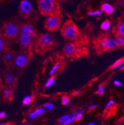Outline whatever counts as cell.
<instances>
[{
	"mask_svg": "<svg viewBox=\"0 0 124 125\" xmlns=\"http://www.w3.org/2000/svg\"><path fill=\"white\" fill-rule=\"evenodd\" d=\"M98 106V105L97 104H93V105H91V106H90V107H89V110H90V111H91V110H94V109H95Z\"/></svg>",
	"mask_w": 124,
	"mask_h": 125,
	"instance_id": "cell-36",
	"label": "cell"
},
{
	"mask_svg": "<svg viewBox=\"0 0 124 125\" xmlns=\"http://www.w3.org/2000/svg\"><path fill=\"white\" fill-rule=\"evenodd\" d=\"M38 5L42 15H59V7L55 0H38Z\"/></svg>",
	"mask_w": 124,
	"mask_h": 125,
	"instance_id": "cell-1",
	"label": "cell"
},
{
	"mask_svg": "<svg viewBox=\"0 0 124 125\" xmlns=\"http://www.w3.org/2000/svg\"><path fill=\"white\" fill-rule=\"evenodd\" d=\"M102 14V11H91L88 13L89 16H95V15H100V14Z\"/></svg>",
	"mask_w": 124,
	"mask_h": 125,
	"instance_id": "cell-31",
	"label": "cell"
},
{
	"mask_svg": "<svg viewBox=\"0 0 124 125\" xmlns=\"http://www.w3.org/2000/svg\"><path fill=\"white\" fill-rule=\"evenodd\" d=\"M115 104V102L113 100H111L109 101V102L107 103L106 105V109H109L111 107H112L113 106L114 104Z\"/></svg>",
	"mask_w": 124,
	"mask_h": 125,
	"instance_id": "cell-33",
	"label": "cell"
},
{
	"mask_svg": "<svg viewBox=\"0 0 124 125\" xmlns=\"http://www.w3.org/2000/svg\"></svg>",
	"mask_w": 124,
	"mask_h": 125,
	"instance_id": "cell-39",
	"label": "cell"
},
{
	"mask_svg": "<svg viewBox=\"0 0 124 125\" xmlns=\"http://www.w3.org/2000/svg\"><path fill=\"white\" fill-rule=\"evenodd\" d=\"M35 112L37 113V115L38 116H40L44 114L45 112V110L44 108H37L35 110Z\"/></svg>",
	"mask_w": 124,
	"mask_h": 125,
	"instance_id": "cell-29",
	"label": "cell"
},
{
	"mask_svg": "<svg viewBox=\"0 0 124 125\" xmlns=\"http://www.w3.org/2000/svg\"><path fill=\"white\" fill-rule=\"evenodd\" d=\"M104 85L103 84H100L98 86V88H97V91L95 92V94L97 95H101L102 94H104Z\"/></svg>",
	"mask_w": 124,
	"mask_h": 125,
	"instance_id": "cell-22",
	"label": "cell"
},
{
	"mask_svg": "<svg viewBox=\"0 0 124 125\" xmlns=\"http://www.w3.org/2000/svg\"><path fill=\"white\" fill-rule=\"evenodd\" d=\"M63 52L68 57H79L83 56V54H86V51L81 48L76 43H67L63 47Z\"/></svg>",
	"mask_w": 124,
	"mask_h": 125,
	"instance_id": "cell-4",
	"label": "cell"
},
{
	"mask_svg": "<svg viewBox=\"0 0 124 125\" xmlns=\"http://www.w3.org/2000/svg\"><path fill=\"white\" fill-rule=\"evenodd\" d=\"M101 29L103 31H107L111 28V23L109 21H105L102 22L101 26Z\"/></svg>",
	"mask_w": 124,
	"mask_h": 125,
	"instance_id": "cell-19",
	"label": "cell"
},
{
	"mask_svg": "<svg viewBox=\"0 0 124 125\" xmlns=\"http://www.w3.org/2000/svg\"><path fill=\"white\" fill-rule=\"evenodd\" d=\"M32 57L31 54H24L20 53L16 55L14 62L18 67L19 68H25L29 63L30 57Z\"/></svg>",
	"mask_w": 124,
	"mask_h": 125,
	"instance_id": "cell-8",
	"label": "cell"
},
{
	"mask_svg": "<svg viewBox=\"0 0 124 125\" xmlns=\"http://www.w3.org/2000/svg\"><path fill=\"white\" fill-rule=\"evenodd\" d=\"M70 98L68 96H64L62 97V99H61V103H62L63 105H67L70 102Z\"/></svg>",
	"mask_w": 124,
	"mask_h": 125,
	"instance_id": "cell-27",
	"label": "cell"
},
{
	"mask_svg": "<svg viewBox=\"0 0 124 125\" xmlns=\"http://www.w3.org/2000/svg\"><path fill=\"white\" fill-rule=\"evenodd\" d=\"M83 112L84 110H81V111L77 112L76 116V120L75 121H79L82 119L83 116Z\"/></svg>",
	"mask_w": 124,
	"mask_h": 125,
	"instance_id": "cell-26",
	"label": "cell"
},
{
	"mask_svg": "<svg viewBox=\"0 0 124 125\" xmlns=\"http://www.w3.org/2000/svg\"><path fill=\"white\" fill-rule=\"evenodd\" d=\"M19 26L15 23L8 22L4 24L3 28L4 34L8 38L16 39L19 34Z\"/></svg>",
	"mask_w": 124,
	"mask_h": 125,
	"instance_id": "cell-7",
	"label": "cell"
},
{
	"mask_svg": "<svg viewBox=\"0 0 124 125\" xmlns=\"http://www.w3.org/2000/svg\"><path fill=\"white\" fill-rule=\"evenodd\" d=\"M19 43L20 44V47L24 49L27 50L30 53L32 52V37L29 36H24V35H20L19 36Z\"/></svg>",
	"mask_w": 124,
	"mask_h": 125,
	"instance_id": "cell-9",
	"label": "cell"
},
{
	"mask_svg": "<svg viewBox=\"0 0 124 125\" xmlns=\"http://www.w3.org/2000/svg\"><path fill=\"white\" fill-rule=\"evenodd\" d=\"M4 47H5V41L1 35L0 34V54L3 52Z\"/></svg>",
	"mask_w": 124,
	"mask_h": 125,
	"instance_id": "cell-23",
	"label": "cell"
},
{
	"mask_svg": "<svg viewBox=\"0 0 124 125\" xmlns=\"http://www.w3.org/2000/svg\"><path fill=\"white\" fill-rule=\"evenodd\" d=\"M95 47H98L102 51H109L117 46L115 39L113 37H104L99 39L95 42Z\"/></svg>",
	"mask_w": 124,
	"mask_h": 125,
	"instance_id": "cell-6",
	"label": "cell"
},
{
	"mask_svg": "<svg viewBox=\"0 0 124 125\" xmlns=\"http://www.w3.org/2000/svg\"><path fill=\"white\" fill-rule=\"evenodd\" d=\"M114 85L117 86V87H120V86L122 85V83L120 81H119V80H114Z\"/></svg>",
	"mask_w": 124,
	"mask_h": 125,
	"instance_id": "cell-34",
	"label": "cell"
},
{
	"mask_svg": "<svg viewBox=\"0 0 124 125\" xmlns=\"http://www.w3.org/2000/svg\"><path fill=\"white\" fill-rule=\"evenodd\" d=\"M101 9H102V11L106 12L107 14H112L114 11V8L111 4H108V3H105V4H102V6H101Z\"/></svg>",
	"mask_w": 124,
	"mask_h": 125,
	"instance_id": "cell-14",
	"label": "cell"
},
{
	"mask_svg": "<svg viewBox=\"0 0 124 125\" xmlns=\"http://www.w3.org/2000/svg\"><path fill=\"white\" fill-rule=\"evenodd\" d=\"M77 112H73L71 113V115L68 117V118L67 120V121L63 124V125H69L75 121L76 120V116Z\"/></svg>",
	"mask_w": 124,
	"mask_h": 125,
	"instance_id": "cell-16",
	"label": "cell"
},
{
	"mask_svg": "<svg viewBox=\"0 0 124 125\" xmlns=\"http://www.w3.org/2000/svg\"><path fill=\"white\" fill-rule=\"evenodd\" d=\"M6 83L9 87H14L16 85V78L12 73L8 72L5 75Z\"/></svg>",
	"mask_w": 124,
	"mask_h": 125,
	"instance_id": "cell-12",
	"label": "cell"
},
{
	"mask_svg": "<svg viewBox=\"0 0 124 125\" xmlns=\"http://www.w3.org/2000/svg\"><path fill=\"white\" fill-rule=\"evenodd\" d=\"M0 125H5V123H0Z\"/></svg>",
	"mask_w": 124,
	"mask_h": 125,
	"instance_id": "cell-38",
	"label": "cell"
},
{
	"mask_svg": "<svg viewBox=\"0 0 124 125\" xmlns=\"http://www.w3.org/2000/svg\"><path fill=\"white\" fill-rule=\"evenodd\" d=\"M54 82H55V78L54 77L52 76V77H50V78L47 80L46 84H45V87H46V88H48V87H51L52 85H53Z\"/></svg>",
	"mask_w": 124,
	"mask_h": 125,
	"instance_id": "cell-24",
	"label": "cell"
},
{
	"mask_svg": "<svg viewBox=\"0 0 124 125\" xmlns=\"http://www.w3.org/2000/svg\"><path fill=\"white\" fill-rule=\"evenodd\" d=\"M69 116H70L68 115H63L58 119V123L60 124H61V125H63V124L67 121V120L68 119Z\"/></svg>",
	"mask_w": 124,
	"mask_h": 125,
	"instance_id": "cell-25",
	"label": "cell"
},
{
	"mask_svg": "<svg viewBox=\"0 0 124 125\" xmlns=\"http://www.w3.org/2000/svg\"><path fill=\"white\" fill-rule=\"evenodd\" d=\"M20 10L23 15L27 16L30 14L32 11V6L30 1L28 0H22L20 4Z\"/></svg>",
	"mask_w": 124,
	"mask_h": 125,
	"instance_id": "cell-11",
	"label": "cell"
},
{
	"mask_svg": "<svg viewBox=\"0 0 124 125\" xmlns=\"http://www.w3.org/2000/svg\"><path fill=\"white\" fill-rule=\"evenodd\" d=\"M37 116H38V115H37V113L35 111H33V112L28 115V118L30 119V120H35V119L37 118Z\"/></svg>",
	"mask_w": 124,
	"mask_h": 125,
	"instance_id": "cell-30",
	"label": "cell"
},
{
	"mask_svg": "<svg viewBox=\"0 0 124 125\" xmlns=\"http://www.w3.org/2000/svg\"><path fill=\"white\" fill-rule=\"evenodd\" d=\"M19 34L20 35H24L30 37H34L36 36V30L31 25L24 24L20 28Z\"/></svg>",
	"mask_w": 124,
	"mask_h": 125,
	"instance_id": "cell-10",
	"label": "cell"
},
{
	"mask_svg": "<svg viewBox=\"0 0 124 125\" xmlns=\"http://www.w3.org/2000/svg\"><path fill=\"white\" fill-rule=\"evenodd\" d=\"M61 22V18L59 15L49 16L45 21L44 27L48 31H57L60 28Z\"/></svg>",
	"mask_w": 124,
	"mask_h": 125,
	"instance_id": "cell-5",
	"label": "cell"
},
{
	"mask_svg": "<svg viewBox=\"0 0 124 125\" xmlns=\"http://www.w3.org/2000/svg\"><path fill=\"white\" fill-rule=\"evenodd\" d=\"M32 125L31 124H20V125Z\"/></svg>",
	"mask_w": 124,
	"mask_h": 125,
	"instance_id": "cell-37",
	"label": "cell"
},
{
	"mask_svg": "<svg viewBox=\"0 0 124 125\" xmlns=\"http://www.w3.org/2000/svg\"><path fill=\"white\" fill-rule=\"evenodd\" d=\"M44 108H46L48 110H52L53 109V104H52V103H46V104H44Z\"/></svg>",
	"mask_w": 124,
	"mask_h": 125,
	"instance_id": "cell-32",
	"label": "cell"
},
{
	"mask_svg": "<svg viewBox=\"0 0 124 125\" xmlns=\"http://www.w3.org/2000/svg\"><path fill=\"white\" fill-rule=\"evenodd\" d=\"M123 61H124V59H119L117 61H115V63H114V64L111 66V69H115L122 66V65L123 63Z\"/></svg>",
	"mask_w": 124,
	"mask_h": 125,
	"instance_id": "cell-21",
	"label": "cell"
},
{
	"mask_svg": "<svg viewBox=\"0 0 124 125\" xmlns=\"http://www.w3.org/2000/svg\"><path fill=\"white\" fill-rule=\"evenodd\" d=\"M32 101V98L30 96H26L22 100V104L24 105H29Z\"/></svg>",
	"mask_w": 124,
	"mask_h": 125,
	"instance_id": "cell-20",
	"label": "cell"
},
{
	"mask_svg": "<svg viewBox=\"0 0 124 125\" xmlns=\"http://www.w3.org/2000/svg\"><path fill=\"white\" fill-rule=\"evenodd\" d=\"M118 35L124 37V22H120L117 26Z\"/></svg>",
	"mask_w": 124,
	"mask_h": 125,
	"instance_id": "cell-18",
	"label": "cell"
},
{
	"mask_svg": "<svg viewBox=\"0 0 124 125\" xmlns=\"http://www.w3.org/2000/svg\"><path fill=\"white\" fill-rule=\"evenodd\" d=\"M55 44V41L52 35L49 34H43L38 38L36 44V51L38 53H44L52 49Z\"/></svg>",
	"mask_w": 124,
	"mask_h": 125,
	"instance_id": "cell-2",
	"label": "cell"
},
{
	"mask_svg": "<svg viewBox=\"0 0 124 125\" xmlns=\"http://www.w3.org/2000/svg\"><path fill=\"white\" fill-rule=\"evenodd\" d=\"M115 39L116 41V45H117L118 47H124V37L117 35Z\"/></svg>",
	"mask_w": 124,
	"mask_h": 125,
	"instance_id": "cell-17",
	"label": "cell"
},
{
	"mask_svg": "<svg viewBox=\"0 0 124 125\" xmlns=\"http://www.w3.org/2000/svg\"><path fill=\"white\" fill-rule=\"evenodd\" d=\"M58 67H59L58 63H55V64L54 65V66L53 67V68H52V70H51V71L50 72V75L53 76V74H54V73L56 72V71L57 70V69H58Z\"/></svg>",
	"mask_w": 124,
	"mask_h": 125,
	"instance_id": "cell-28",
	"label": "cell"
},
{
	"mask_svg": "<svg viewBox=\"0 0 124 125\" xmlns=\"http://www.w3.org/2000/svg\"><path fill=\"white\" fill-rule=\"evenodd\" d=\"M15 54L13 51H12L11 50H8V51H6L5 54L4 55V61L7 64H10L14 60V58H15Z\"/></svg>",
	"mask_w": 124,
	"mask_h": 125,
	"instance_id": "cell-13",
	"label": "cell"
},
{
	"mask_svg": "<svg viewBox=\"0 0 124 125\" xmlns=\"http://www.w3.org/2000/svg\"><path fill=\"white\" fill-rule=\"evenodd\" d=\"M61 35L63 36L67 40L77 41L79 39V31L76 25L75 24L73 21H67L62 26L61 30Z\"/></svg>",
	"mask_w": 124,
	"mask_h": 125,
	"instance_id": "cell-3",
	"label": "cell"
},
{
	"mask_svg": "<svg viewBox=\"0 0 124 125\" xmlns=\"http://www.w3.org/2000/svg\"><path fill=\"white\" fill-rule=\"evenodd\" d=\"M6 113L5 112H4V111H1L0 112V118L1 119H3V118H4L6 117Z\"/></svg>",
	"mask_w": 124,
	"mask_h": 125,
	"instance_id": "cell-35",
	"label": "cell"
},
{
	"mask_svg": "<svg viewBox=\"0 0 124 125\" xmlns=\"http://www.w3.org/2000/svg\"><path fill=\"white\" fill-rule=\"evenodd\" d=\"M3 96L5 99L11 100L13 97V92L10 88H6L3 92Z\"/></svg>",
	"mask_w": 124,
	"mask_h": 125,
	"instance_id": "cell-15",
	"label": "cell"
}]
</instances>
